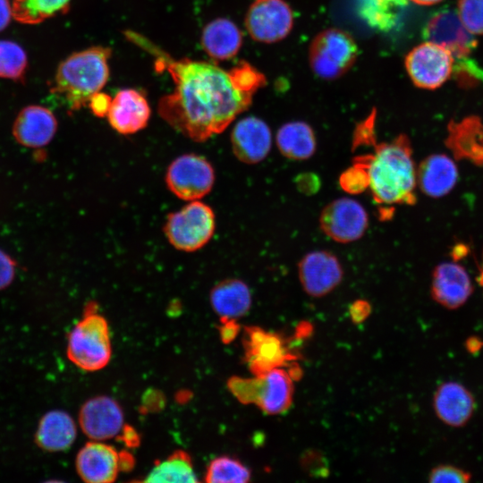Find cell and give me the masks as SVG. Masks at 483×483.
<instances>
[{
	"label": "cell",
	"mask_w": 483,
	"mask_h": 483,
	"mask_svg": "<svg viewBox=\"0 0 483 483\" xmlns=\"http://www.w3.org/2000/svg\"><path fill=\"white\" fill-rule=\"evenodd\" d=\"M128 39L155 56V68L166 70L174 82L172 93L157 106L162 119L189 139L203 142L223 132L252 103L253 94L239 89L229 71L189 58L174 59L133 31Z\"/></svg>",
	"instance_id": "obj_1"
},
{
	"label": "cell",
	"mask_w": 483,
	"mask_h": 483,
	"mask_svg": "<svg viewBox=\"0 0 483 483\" xmlns=\"http://www.w3.org/2000/svg\"><path fill=\"white\" fill-rule=\"evenodd\" d=\"M369 146L372 153L357 156L352 162L367 170L374 201L386 206L414 205L416 167L408 136L402 133L378 144L374 140Z\"/></svg>",
	"instance_id": "obj_2"
},
{
	"label": "cell",
	"mask_w": 483,
	"mask_h": 483,
	"mask_svg": "<svg viewBox=\"0 0 483 483\" xmlns=\"http://www.w3.org/2000/svg\"><path fill=\"white\" fill-rule=\"evenodd\" d=\"M111 54L110 47L102 46L72 53L59 64L50 91L61 97L70 111L80 110L106 84Z\"/></svg>",
	"instance_id": "obj_3"
},
{
	"label": "cell",
	"mask_w": 483,
	"mask_h": 483,
	"mask_svg": "<svg viewBox=\"0 0 483 483\" xmlns=\"http://www.w3.org/2000/svg\"><path fill=\"white\" fill-rule=\"evenodd\" d=\"M66 353L74 365L86 371L99 370L109 362V327L106 318L97 313L94 301L86 305L82 318L70 332Z\"/></svg>",
	"instance_id": "obj_4"
},
{
	"label": "cell",
	"mask_w": 483,
	"mask_h": 483,
	"mask_svg": "<svg viewBox=\"0 0 483 483\" xmlns=\"http://www.w3.org/2000/svg\"><path fill=\"white\" fill-rule=\"evenodd\" d=\"M227 386L240 402L254 404L268 415L286 411L292 402L293 378L283 368L252 377H232Z\"/></svg>",
	"instance_id": "obj_5"
},
{
	"label": "cell",
	"mask_w": 483,
	"mask_h": 483,
	"mask_svg": "<svg viewBox=\"0 0 483 483\" xmlns=\"http://www.w3.org/2000/svg\"><path fill=\"white\" fill-rule=\"evenodd\" d=\"M215 230V213L199 199L190 201L180 210L170 213L164 226L170 244L186 252L203 248L213 237Z\"/></svg>",
	"instance_id": "obj_6"
},
{
	"label": "cell",
	"mask_w": 483,
	"mask_h": 483,
	"mask_svg": "<svg viewBox=\"0 0 483 483\" xmlns=\"http://www.w3.org/2000/svg\"><path fill=\"white\" fill-rule=\"evenodd\" d=\"M358 55L353 38L344 30L331 28L319 32L309 48L313 72L324 80H335L345 74Z\"/></svg>",
	"instance_id": "obj_7"
},
{
	"label": "cell",
	"mask_w": 483,
	"mask_h": 483,
	"mask_svg": "<svg viewBox=\"0 0 483 483\" xmlns=\"http://www.w3.org/2000/svg\"><path fill=\"white\" fill-rule=\"evenodd\" d=\"M244 360L253 376L296 363L301 359L283 335L256 326L244 327Z\"/></svg>",
	"instance_id": "obj_8"
},
{
	"label": "cell",
	"mask_w": 483,
	"mask_h": 483,
	"mask_svg": "<svg viewBox=\"0 0 483 483\" xmlns=\"http://www.w3.org/2000/svg\"><path fill=\"white\" fill-rule=\"evenodd\" d=\"M215 171L202 156L183 154L171 162L165 173V183L177 198L199 200L208 194L215 183Z\"/></svg>",
	"instance_id": "obj_9"
},
{
	"label": "cell",
	"mask_w": 483,
	"mask_h": 483,
	"mask_svg": "<svg viewBox=\"0 0 483 483\" xmlns=\"http://www.w3.org/2000/svg\"><path fill=\"white\" fill-rule=\"evenodd\" d=\"M404 65L416 87L436 89L450 78L454 60L441 46L426 41L413 47L406 55Z\"/></svg>",
	"instance_id": "obj_10"
},
{
	"label": "cell",
	"mask_w": 483,
	"mask_h": 483,
	"mask_svg": "<svg viewBox=\"0 0 483 483\" xmlns=\"http://www.w3.org/2000/svg\"><path fill=\"white\" fill-rule=\"evenodd\" d=\"M319 226L333 241L349 243L364 235L369 226V216L365 208L356 199L338 198L321 210Z\"/></svg>",
	"instance_id": "obj_11"
},
{
	"label": "cell",
	"mask_w": 483,
	"mask_h": 483,
	"mask_svg": "<svg viewBox=\"0 0 483 483\" xmlns=\"http://www.w3.org/2000/svg\"><path fill=\"white\" fill-rule=\"evenodd\" d=\"M293 13L284 0H254L245 15L250 36L262 43H275L286 38L293 27Z\"/></svg>",
	"instance_id": "obj_12"
},
{
	"label": "cell",
	"mask_w": 483,
	"mask_h": 483,
	"mask_svg": "<svg viewBox=\"0 0 483 483\" xmlns=\"http://www.w3.org/2000/svg\"><path fill=\"white\" fill-rule=\"evenodd\" d=\"M297 270L303 291L313 298L327 295L343 278V269L339 258L326 250L306 253L298 262Z\"/></svg>",
	"instance_id": "obj_13"
},
{
	"label": "cell",
	"mask_w": 483,
	"mask_h": 483,
	"mask_svg": "<svg viewBox=\"0 0 483 483\" xmlns=\"http://www.w3.org/2000/svg\"><path fill=\"white\" fill-rule=\"evenodd\" d=\"M473 36L464 27L457 13L451 10L435 13L423 30L426 41L441 46L452 55L454 63L461 61L463 65L477 47Z\"/></svg>",
	"instance_id": "obj_14"
},
{
	"label": "cell",
	"mask_w": 483,
	"mask_h": 483,
	"mask_svg": "<svg viewBox=\"0 0 483 483\" xmlns=\"http://www.w3.org/2000/svg\"><path fill=\"white\" fill-rule=\"evenodd\" d=\"M79 422L90 439L102 441L114 437L123 428V413L118 402L109 396L89 399L80 407Z\"/></svg>",
	"instance_id": "obj_15"
},
{
	"label": "cell",
	"mask_w": 483,
	"mask_h": 483,
	"mask_svg": "<svg viewBox=\"0 0 483 483\" xmlns=\"http://www.w3.org/2000/svg\"><path fill=\"white\" fill-rule=\"evenodd\" d=\"M234 156L242 163L254 165L263 161L272 147V133L267 123L256 116L239 120L231 132Z\"/></svg>",
	"instance_id": "obj_16"
},
{
	"label": "cell",
	"mask_w": 483,
	"mask_h": 483,
	"mask_svg": "<svg viewBox=\"0 0 483 483\" xmlns=\"http://www.w3.org/2000/svg\"><path fill=\"white\" fill-rule=\"evenodd\" d=\"M75 467L80 478L88 483H110L121 470L120 453L100 441L88 442L79 451Z\"/></svg>",
	"instance_id": "obj_17"
},
{
	"label": "cell",
	"mask_w": 483,
	"mask_h": 483,
	"mask_svg": "<svg viewBox=\"0 0 483 483\" xmlns=\"http://www.w3.org/2000/svg\"><path fill=\"white\" fill-rule=\"evenodd\" d=\"M150 115L151 109L145 96L136 89H124L112 98L106 117L116 132L129 135L143 130Z\"/></svg>",
	"instance_id": "obj_18"
},
{
	"label": "cell",
	"mask_w": 483,
	"mask_h": 483,
	"mask_svg": "<svg viewBox=\"0 0 483 483\" xmlns=\"http://www.w3.org/2000/svg\"><path fill=\"white\" fill-rule=\"evenodd\" d=\"M472 291L470 279L462 266L445 262L435 267L430 292L441 306L449 309H458L468 301Z\"/></svg>",
	"instance_id": "obj_19"
},
{
	"label": "cell",
	"mask_w": 483,
	"mask_h": 483,
	"mask_svg": "<svg viewBox=\"0 0 483 483\" xmlns=\"http://www.w3.org/2000/svg\"><path fill=\"white\" fill-rule=\"evenodd\" d=\"M56 130V118L48 108L30 105L22 108L16 116L13 135L24 147L41 148L52 140Z\"/></svg>",
	"instance_id": "obj_20"
},
{
	"label": "cell",
	"mask_w": 483,
	"mask_h": 483,
	"mask_svg": "<svg viewBox=\"0 0 483 483\" xmlns=\"http://www.w3.org/2000/svg\"><path fill=\"white\" fill-rule=\"evenodd\" d=\"M472 394L463 385L449 381L441 384L435 392L433 407L437 418L445 424L459 428L470 419L475 411Z\"/></svg>",
	"instance_id": "obj_21"
},
{
	"label": "cell",
	"mask_w": 483,
	"mask_h": 483,
	"mask_svg": "<svg viewBox=\"0 0 483 483\" xmlns=\"http://www.w3.org/2000/svg\"><path fill=\"white\" fill-rule=\"evenodd\" d=\"M445 144L456 159H466L483 165V123L479 117L468 116L459 122L450 121Z\"/></svg>",
	"instance_id": "obj_22"
},
{
	"label": "cell",
	"mask_w": 483,
	"mask_h": 483,
	"mask_svg": "<svg viewBox=\"0 0 483 483\" xmlns=\"http://www.w3.org/2000/svg\"><path fill=\"white\" fill-rule=\"evenodd\" d=\"M458 179L455 163L446 155L433 154L425 157L416 169V183L431 198H440L450 192Z\"/></svg>",
	"instance_id": "obj_23"
},
{
	"label": "cell",
	"mask_w": 483,
	"mask_h": 483,
	"mask_svg": "<svg viewBox=\"0 0 483 483\" xmlns=\"http://www.w3.org/2000/svg\"><path fill=\"white\" fill-rule=\"evenodd\" d=\"M77 435L73 419L65 411H50L40 419L35 443L47 452H63L71 447Z\"/></svg>",
	"instance_id": "obj_24"
},
{
	"label": "cell",
	"mask_w": 483,
	"mask_h": 483,
	"mask_svg": "<svg viewBox=\"0 0 483 483\" xmlns=\"http://www.w3.org/2000/svg\"><path fill=\"white\" fill-rule=\"evenodd\" d=\"M200 43L209 57L225 61L238 54L242 45V35L231 20L217 18L204 27Z\"/></svg>",
	"instance_id": "obj_25"
},
{
	"label": "cell",
	"mask_w": 483,
	"mask_h": 483,
	"mask_svg": "<svg viewBox=\"0 0 483 483\" xmlns=\"http://www.w3.org/2000/svg\"><path fill=\"white\" fill-rule=\"evenodd\" d=\"M210 303L220 318L238 319L251 307V293L242 280L230 278L216 284L210 292Z\"/></svg>",
	"instance_id": "obj_26"
},
{
	"label": "cell",
	"mask_w": 483,
	"mask_h": 483,
	"mask_svg": "<svg viewBox=\"0 0 483 483\" xmlns=\"http://www.w3.org/2000/svg\"><path fill=\"white\" fill-rule=\"evenodd\" d=\"M275 143L284 157L297 161L310 158L317 148L313 129L302 121H292L283 124L277 130Z\"/></svg>",
	"instance_id": "obj_27"
},
{
	"label": "cell",
	"mask_w": 483,
	"mask_h": 483,
	"mask_svg": "<svg viewBox=\"0 0 483 483\" xmlns=\"http://www.w3.org/2000/svg\"><path fill=\"white\" fill-rule=\"evenodd\" d=\"M408 4L409 0H356L360 18L380 32H389L396 27Z\"/></svg>",
	"instance_id": "obj_28"
},
{
	"label": "cell",
	"mask_w": 483,
	"mask_h": 483,
	"mask_svg": "<svg viewBox=\"0 0 483 483\" xmlns=\"http://www.w3.org/2000/svg\"><path fill=\"white\" fill-rule=\"evenodd\" d=\"M144 482H197L192 461L182 450L174 452L165 460L158 462L147 475Z\"/></svg>",
	"instance_id": "obj_29"
},
{
	"label": "cell",
	"mask_w": 483,
	"mask_h": 483,
	"mask_svg": "<svg viewBox=\"0 0 483 483\" xmlns=\"http://www.w3.org/2000/svg\"><path fill=\"white\" fill-rule=\"evenodd\" d=\"M71 0H13V18L23 24H38L64 12Z\"/></svg>",
	"instance_id": "obj_30"
},
{
	"label": "cell",
	"mask_w": 483,
	"mask_h": 483,
	"mask_svg": "<svg viewBox=\"0 0 483 483\" xmlns=\"http://www.w3.org/2000/svg\"><path fill=\"white\" fill-rule=\"evenodd\" d=\"M250 470L237 459L220 456L209 463L205 481L208 483H245L250 481Z\"/></svg>",
	"instance_id": "obj_31"
},
{
	"label": "cell",
	"mask_w": 483,
	"mask_h": 483,
	"mask_svg": "<svg viewBox=\"0 0 483 483\" xmlns=\"http://www.w3.org/2000/svg\"><path fill=\"white\" fill-rule=\"evenodd\" d=\"M27 65L26 52L19 44L12 40H0V78L21 80Z\"/></svg>",
	"instance_id": "obj_32"
},
{
	"label": "cell",
	"mask_w": 483,
	"mask_h": 483,
	"mask_svg": "<svg viewBox=\"0 0 483 483\" xmlns=\"http://www.w3.org/2000/svg\"><path fill=\"white\" fill-rule=\"evenodd\" d=\"M229 73L239 89L253 95L267 83L266 76L246 61H240Z\"/></svg>",
	"instance_id": "obj_33"
},
{
	"label": "cell",
	"mask_w": 483,
	"mask_h": 483,
	"mask_svg": "<svg viewBox=\"0 0 483 483\" xmlns=\"http://www.w3.org/2000/svg\"><path fill=\"white\" fill-rule=\"evenodd\" d=\"M457 15L472 35H483V0H458Z\"/></svg>",
	"instance_id": "obj_34"
},
{
	"label": "cell",
	"mask_w": 483,
	"mask_h": 483,
	"mask_svg": "<svg viewBox=\"0 0 483 483\" xmlns=\"http://www.w3.org/2000/svg\"><path fill=\"white\" fill-rule=\"evenodd\" d=\"M339 184L349 194H359L369 189V180L363 165L352 162V165L344 170L339 177Z\"/></svg>",
	"instance_id": "obj_35"
},
{
	"label": "cell",
	"mask_w": 483,
	"mask_h": 483,
	"mask_svg": "<svg viewBox=\"0 0 483 483\" xmlns=\"http://www.w3.org/2000/svg\"><path fill=\"white\" fill-rule=\"evenodd\" d=\"M471 475L462 468L441 464L433 468L428 475L431 483H465L470 481Z\"/></svg>",
	"instance_id": "obj_36"
},
{
	"label": "cell",
	"mask_w": 483,
	"mask_h": 483,
	"mask_svg": "<svg viewBox=\"0 0 483 483\" xmlns=\"http://www.w3.org/2000/svg\"><path fill=\"white\" fill-rule=\"evenodd\" d=\"M16 267L15 260L0 250V291L13 283L16 274Z\"/></svg>",
	"instance_id": "obj_37"
},
{
	"label": "cell",
	"mask_w": 483,
	"mask_h": 483,
	"mask_svg": "<svg viewBox=\"0 0 483 483\" xmlns=\"http://www.w3.org/2000/svg\"><path fill=\"white\" fill-rule=\"evenodd\" d=\"M111 103L112 98L108 94L98 91L89 98L88 106L95 116L103 118L107 115Z\"/></svg>",
	"instance_id": "obj_38"
},
{
	"label": "cell",
	"mask_w": 483,
	"mask_h": 483,
	"mask_svg": "<svg viewBox=\"0 0 483 483\" xmlns=\"http://www.w3.org/2000/svg\"><path fill=\"white\" fill-rule=\"evenodd\" d=\"M295 184L301 192L310 195L319 190L321 182L315 174L304 173L296 177Z\"/></svg>",
	"instance_id": "obj_39"
},
{
	"label": "cell",
	"mask_w": 483,
	"mask_h": 483,
	"mask_svg": "<svg viewBox=\"0 0 483 483\" xmlns=\"http://www.w3.org/2000/svg\"><path fill=\"white\" fill-rule=\"evenodd\" d=\"M371 310L372 308L369 301L359 299L350 305L349 313L352 321L355 324H360L369 318Z\"/></svg>",
	"instance_id": "obj_40"
},
{
	"label": "cell",
	"mask_w": 483,
	"mask_h": 483,
	"mask_svg": "<svg viewBox=\"0 0 483 483\" xmlns=\"http://www.w3.org/2000/svg\"><path fill=\"white\" fill-rule=\"evenodd\" d=\"M219 335L225 343H229L240 332V326L236 319L220 318Z\"/></svg>",
	"instance_id": "obj_41"
},
{
	"label": "cell",
	"mask_w": 483,
	"mask_h": 483,
	"mask_svg": "<svg viewBox=\"0 0 483 483\" xmlns=\"http://www.w3.org/2000/svg\"><path fill=\"white\" fill-rule=\"evenodd\" d=\"M12 18V4L9 0H0V31L9 25Z\"/></svg>",
	"instance_id": "obj_42"
},
{
	"label": "cell",
	"mask_w": 483,
	"mask_h": 483,
	"mask_svg": "<svg viewBox=\"0 0 483 483\" xmlns=\"http://www.w3.org/2000/svg\"><path fill=\"white\" fill-rule=\"evenodd\" d=\"M122 431V439L128 446H135L139 444L140 438L134 428L123 427Z\"/></svg>",
	"instance_id": "obj_43"
},
{
	"label": "cell",
	"mask_w": 483,
	"mask_h": 483,
	"mask_svg": "<svg viewBox=\"0 0 483 483\" xmlns=\"http://www.w3.org/2000/svg\"><path fill=\"white\" fill-rule=\"evenodd\" d=\"M419 5H433L442 2L443 0H409Z\"/></svg>",
	"instance_id": "obj_44"
},
{
	"label": "cell",
	"mask_w": 483,
	"mask_h": 483,
	"mask_svg": "<svg viewBox=\"0 0 483 483\" xmlns=\"http://www.w3.org/2000/svg\"><path fill=\"white\" fill-rule=\"evenodd\" d=\"M478 283L479 284L480 286L483 287V264H482V267L479 271V277H478Z\"/></svg>",
	"instance_id": "obj_45"
}]
</instances>
